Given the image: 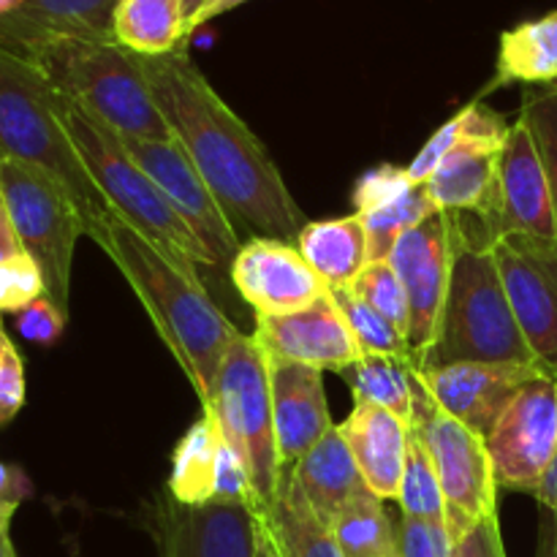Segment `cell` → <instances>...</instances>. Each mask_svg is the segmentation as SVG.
<instances>
[{
  "mask_svg": "<svg viewBox=\"0 0 557 557\" xmlns=\"http://www.w3.org/2000/svg\"><path fill=\"white\" fill-rule=\"evenodd\" d=\"M114 41L145 58L180 49L185 41L183 0H120Z\"/></svg>",
  "mask_w": 557,
  "mask_h": 557,
  "instance_id": "83f0119b",
  "label": "cell"
},
{
  "mask_svg": "<svg viewBox=\"0 0 557 557\" xmlns=\"http://www.w3.org/2000/svg\"><path fill=\"white\" fill-rule=\"evenodd\" d=\"M397 504H400L406 517H422V520H444L446 522V506L444 493H441L438 471L430 457L428 444H424L419 428L411 424L408 433V451H406V468H403L400 493H397Z\"/></svg>",
  "mask_w": 557,
  "mask_h": 557,
  "instance_id": "1f68e13d",
  "label": "cell"
},
{
  "mask_svg": "<svg viewBox=\"0 0 557 557\" xmlns=\"http://www.w3.org/2000/svg\"><path fill=\"white\" fill-rule=\"evenodd\" d=\"M16 253H25L20 245V237L14 232V223H11L9 215V205H5L3 188H0V261L11 259Z\"/></svg>",
  "mask_w": 557,
  "mask_h": 557,
  "instance_id": "ee69618b",
  "label": "cell"
},
{
  "mask_svg": "<svg viewBox=\"0 0 557 557\" xmlns=\"http://www.w3.org/2000/svg\"><path fill=\"white\" fill-rule=\"evenodd\" d=\"M223 435L212 413H201L172 455L166 493L183 506L215 504V471Z\"/></svg>",
  "mask_w": 557,
  "mask_h": 557,
  "instance_id": "4316f807",
  "label": "cell"
},
{
  "mask_svg": "<svg viewBox=\"0 0 557 557\" xmlns=\"http://www.w3.org/2000/svg\"><path fill=\"white\" fill-rule=\"evenodd\" d=\"M330 531L343 557H384L397 549V528L386 515L384 500L373 493L354 500Z\"/></svg>",
  "mask_w": 557,
  "mask_h": 557,
  "instance_id": "4dcf8cb0",
  "label": "cell"
},
{
  "mask_svg": "<svg viewBox=\"0 0 557 557\" xmlns=\"http://www.w3.org/2000/svg\"><path fill=\"white\" fill-rule=\"evenodd\" d=\"M20 3L22 0H0V20H3L5 14H11V11H14Z\"/></svg>",
  "mask_w": 557,
  "mask_h": 557,
  "instance_id": "816d5d0a",
  "label": "cell"
},
{
  "mask_svg": "<svg viewBox=\"0 0 557 557\" xmlns=\"http://www.w3.org/2000/svg\"><path fill=\"white\" fill-rule=\"evenodd\" d=\"M253 337L272 362L308 364L321 373H343L364 357L330 292L299 313L256 315Z\"/></svg>",
  "mask_w": 557,
  "mask_h": 557,
  "instance_id": "e0dca14e",
  "label": "cell"
},
{
  "mask_svg": "<svg viewBox=\"0 0 557 557\" xmlns=\"http://www.w3.org/2000/svg\"><path fill=\"white\" fill-rule=\"evenodd\" d=\"M511 123H506L504 114L493 112L484 103H471L462 112H457L449 123L441 125L419 156L408 163V177L417 185H424L435 174V169L444 163V158L455 150L462 141H493V145H504L509 139Z\"/></svg>",
  "mask_w": 557,
  "mask_h": 557,
  "instance_id": "f546056e",
  "label": "cell"
},
{
  "mask_svg": "<svg viewBox=\"0 0 557 557\" xmlns=\"http://www.w3.org/2000/svg\"><path fill=\"white\" fill-rule=\"evenodd\" d=\"M256 522H259V517H256ZM256 557H281V555H277L275 544L270 542L267 531L261 528V522H259V547H256Z\"/></svg>",
  "mask_w": 557,
  "mask_h": 557,
  "instance_id": "c3c4849f",
  "label": "cell"
},
{
  "mask_svg": "<svg viewBox=\"0 0 557 557\" xmlns=\"http://www.w3.org/2000/svg\"><path fill=\"white\" fill-rule=\"evenodd\" d=\"M294 245L326 288H351L359 272L370 264L368 228L357 212L332 221L305 223Z\"/></svg>",
  "mask_w": 557,
  "mask_h": 557,
  "instance_id": "cb8c5ba5",
  "label": "cell"
},
{
  "mask_svg": "<svg viewBox=\"0 0 557 557\" xmlns=\"http://www.w3.org/2000/svg\"><path fill=\"white\" fill-rule=\"evenodd\" d=\"M533 498L539 500V506H542V509L557 511V449L553 457V466H549L547 476H544L542 487L536 490V495H533Z\"/></svg>",
  "mask_w": 557,
  "mask_h": 557,
  "instance_id": "7dc6e473",
  "label": "cell"
},
{
  "mask_svg": "<svg viewBox=\"0 0 557 557\" xmlns=\"http://www.w3.org/2000/svg\"><path fill=\"white\" fill-rule=\"evenodd\" d=\"M498 226L495 243L509 234L557 243V215L547 169L525 120L511 123L498 163Z\"/></svg>",
  "mask_w": 557,
  "mask_h": 557,
  "instance_id": "ac0fdd59",
  "label": "cell"
},
{
  "mask_svg": "<svg viewBox=\"0 0 557 557\" xmlns=\"http://www.w3.org/2000/svg\"><path fill=\"white\" fill-rule=\"evenodd\" d=\"M47 297L44 275L27 253L0 261V313H20L36 299Z\"/></svg>",
  "mask_w": 557,
  "mask_h": 557,
  "instance_id": "8d00e7d4",
  "label": "cell"
},
{
  "mask_svg": "<svg viewBox=\"0 0 557 557\" xmlns=\"http://www.w3.org/2000/svg\"><path fill=\"white\" fill-rule=\"evenodd\" d=\"M536 557H557V511L542 509Z\"/></svg>",
  "mask_w": 557,
  "mask_h": 557,
  "instance_id": "bcb514c9",
  "label": "cell"
},
{
  "mask_svg": "<svg viewBox=\"0 0 557 557\" xmlns=\"http://www.w3.org/2000/svg\"><path fill=\"white\" fill-rule=\"evenodd\" d=\"M337 430L351 449L370 493L381 500H397L411 424L384 408L354 403V411L346 422L337 424Z\"/></svg>",
  "mask_w": 557,
  "mask_h": 557,
  "instance_id": "7402d4cb",
  "label": "cell"
},
{
  "mask_svg": "<svg viewBox=\"0 0 557 557\" xmlns=\"http://www.w3.org/2000/svg\"><path fill=\"white\" fill-rule=\"evenodd\" d=\"M413 183L408 177L406 166H392V163H384V166H375L370 172H364L359 177L357 188H354V207H357V215H364L370 210H379V207L389 205L392 199L408 190Z\"/></svg>",
  "mask_w": 557,
  "mask_h": 557,
  "instance_id": "f35d334b",
  "label": "cell"
},
{
  "mask_svg": "<svg viewBox=\"0 0 557 557\" xmlns=\"http://www.w3.org/2000/svg\"><path fill=\"white\" fill-rule=\"evenodd\" d=\"M120 145L125 147L131 158L145 169L147 177L161 188V194L172 201L174 210L180 212L190 232L201 239L212 253L215 264L232 267L234 256L243 248L239 245V232L223 207L218 205L215 194L205 183L190 158L174 139H134V136H117Z\"/></svg>",
  "mask_w": 557,
  "mask_h": 557,
  "instance_id": "8fae6325",
  "label": "cell"
},
{
  "mask_svg": "<svg viewBox=\"0 0 557 557\" xmlns=\"http://www.w3.org/2000/svg\"><path fill=\"white\" fill-rule=\"evenodd\" d=\"M87 237L123 272L161 341L199 395L201 408L210 406L223 357L239 330H234L232 321L207 297L199 277L185 275L114 212H109Z\"/></svg>",
  "mask_w": 557,
  "mask_h": 557,
  "instance_id": "7a4b0ae2",
  "label": "cell"
},
{
  "mask_svg": "<svg viewBox=\"0 0 557 557\" xmlns=\"http://www.w3.org/2000/svg\"><path fill=\"white\" fill-rule=\"evenodd\" d=\"M65 324H69V315L49 297L36 299V302L27 305L25 310L16 313V330H20V335L25 341L38 343V346H52V343H58Z\"/></svg>",
  "mask_w": 557,
  "mask_h": 557,
  "instance_id": "60d3db41",
  "label": "cell"
},
{
  "mask_svg": "<svg viewBox=\"0 0 557 557\" xmlns=\"http://www.w3.org/2000/svg\"><path fill=\"white\" fill-rule=\"evenodd\" d=\"M493 250L522 337L539 368L557 379V243L509 234Z\"/></svg>",
  "mask_w": 557,
  "mask_h": 557,
  "instance_id": "7c38bea8",
  "label": "cell"
},
{
  "mask_svg": "<svg viewBox=\"0 0 557 557\" xmlns=\"http://www.w3.org/2000/svg\"><path fill=\"white\" fill-rule=\"evenodd\" d=\"M207 5V0H183V14H185V27L190 25V22H194V16L199 14L201 9H205Z\"/></svg>",
  "mask_w": 557,
  "mask_h": 557,
  "instance_id": "681fc988",
  "label": "cell"
},
{
  "mask_svg": "<svg viewBox=\"0 0 557 557\" xmlns=\"http://www.w3.org/2000/svg\"><path fill=\"white\" fill-rule=\"evenodd\" d=\"M351 292L357 294L362 302H368L370 308L379 310V313L384 315L389 324H395L408 341V324H411V315H408V297L400 277H397L395 267L389 264V259L370 261V264L359 272L357 281H354Z\"/></svg>",
  "mask_w": 557,
  "mask_h": 557,
  "instance_id": "e575fe53",
  "label": "cell"
},
{
  "mask_svg": "<svg viewBox=\"0 0 557 557\" xmlns=\"http://www.w3.org/2000/svg\"><path fill=\"white\" fill-rule=\"evenodd\" d=\"M504 145L462 141L424 183L435 210L476 215L490 245H495V226H498V163Z\"/></svg>",
  "mask_w": 557,
  "mask_h": 557,
  "instance_id": "ffe728a7",
  "label": "cell"
},
{
  "mask_svg": "<svg viewBox=\"0 0 557 557\" xmlns=\"http://www.w3.org/2000/svg\"><path fill=\"white\" fill-rule=\"evenodd\" d=\"M430 212H435V205L430 201L424 185H411V188L403 190L397 199H392L389 205L359 215L362 218L364 228H368L370 261L389 259L397 239H400L408 228L417 226L419 221H424Z\"/></svg>",
  "mask_w": 557,
  "mask_h": 557,
  "instance_id": "d6a6232c",
  "label": "cell"
},
{
  "mask_svg": "<svg viewBox=\"0 0 557 557\" xmlns=\"http://www.w3.org/2000/svg\"><path fill=\"white\" fill-rule=\"evenodd\" d=\"M272 413L283 471H292L319 441L335 430L326 406L324 373L308 364L272 362Z\"/></svg>",
  "mask_w": 557,
  "mask_h": 557,
  "instance_id": "d6986e66",
  "label": "cell"
},
{
  "mask_svg": "<svg viewBox=\"0 0 557 557\" xmlns=\"http://www.w3.org/2000/svg\"><path fill=\"white\" fill-rule=\"evenodd\" d=\"M63 120L92 183L98 185L109 210L120 221L128 223L147 243L156 245L185 275L199 277L196 272L199 267H218L210 250L201 245V239L174 210L172 201L147 177L145 169L125 152L112 128L82 112L69 98L63 103Z\"/></svg>",
  "mask_w": 557,
  "mask_h": 557,
  "instance_id": "8992f818",
  "label": "cell"
},
{
  "mask_svg": "<svg viewBox=\"0 0 557 557\" xmlns=\"http://www.w3.org/2000/svg\"><path fill=\"white\" fill-rule=\"evenodd\" d=\"M63 103V92L30 60L0 47V152L52 177L90 234L112 210L76 152Z\"/></svg>",
  "mask_w": 557,
  "mask_h": 557,
  "instance_id": "277c9868",
  "label": "cell"
},
{
  "mask_svg": "<svg viewBox=\"0 0 557 557\" xmlns=\"http://www.w3.org/2000/svg\"><path fill=\"white\" fill-rule=\"evenodd\" d=\"M25 392V362H22L5 326L0 324V428L14 422L16 413L22 411Z\"/></svg>",
  "mask_w": 557,
  "mask_h": 557,
  "instance_id": "ab89813d",
  "label": "cell"
},
{
  "mask_svg": "<svg viewBox=\"0 0 557 557\" xmlns=\"http://www.w3.org/2000/svg\"><path fill=\"white\" fill-rule=\"evenodd\" d=\"M354 392V403L384 408L406 424L413 422V389H417V364L406 357H375L364 354L359 362L343 370Z\"/></svg>",
  "mask_w": 557,
  "mask_h": 557,
  "instance_id": "f1b7e54d",
  "label": "cell"
},
{
  "mask_svg": "<svg viewBox=\"0 0 557 557\" xmlns=\"http://www.w3.org/2000/svg\"><path fill=\"white\" fill-rule=\"evenodd\" d=\"M286 476L292 479L294 487L302 493L305 504L326 528H332V522L354 500L370 493L362 473H359L357 460H354L351 449H348L337 428L324 441H319Z\"/></svg>",
  "mask_w": 557,
  "mask_h": 557,
  "instance_id": "603a6c76",
  "label": "cell"
},
{
  "mask_svg": "<svg viewBox=\"0 0 557 557\" xmlns=\"http://www.w3.org/2000/svg\"><path fill=\"white\" fill-rule=\"evenodd\" d=\"M33 484L27 473L20 466H9L0 462V528L11 531V520H14L16 509L30 498Z\"/></svg>",
  "mask_w": 557,
  "mask_h": 557,
  "instance_id": "b9f144b4",
  "label": "cell"
},
{
  "mask_svg": "<svg viewBox=\"0 0 557 557\" xmlns=\"http://www.w3.org/2000/svg\"><path fill=\"white\" fill-rule=\"evenodd\" d=\"M539 373H544L539 364L462 362L438 370H417V379L441 411L487 441L511 400Z\"/></svg>",
  "mask_w": 557,
  "mask_h": 557,
  "instance_id": "9a60e30c",
  "label": "cell"
},
{
  "mask_svg": "<svg viewBox=\"0 0 557 557\" xmlns=\"http://www.w3.org/2000/svg\"><path fill=\"white\" fill-rule=\"evenodd\" d=\"M205 411L212 413L223 441L248 468L256 509L270 504L281 490L286 471L277 455L270 359L253 335L239 332L232 341Z\"/></svg>",
  "mask_w": 557,
  "mask_h": 557,
  "instance_id": "52a82bcc",
  "label": "cell"
},
{
  "mask_svg": "<svg viewBox=\"0 0 557 557\" xmlns=\"http://www.w3.org/2000/svg\"><path fill=\"white\" fill-rule=\"evenodd\" d=\"M451 237L449 283L435 335L417 370L446 364H539L515 319L493 245L476 215L446 212Z\"/></svg>",
  "mask_w": 557,
  "mask_h": 557,
  "instance_id": "3957f363",
  "label": "cell"
},
{
  "mask_svg": "<svg viewBox=\"0 0 557 557\" xmlns=\"http://www.w3.org/2000/svg\"><path fill=\"white\" fill-rule=\"evenodd\" d=\"M520 117L531 128L536 139L539 156H542L544 169H547L549 188H553V205L557 215V92L531 90L522 101Z\"/></svg>",
  "mask_w": 557,
  "mask_h": 557,
  "instance_id": "d590c367",
  "label": "cell"
},
{
  "mask_svg": "<svg viewBox=\"0 0 557 557\" xmlns=\"http://www.w3.org/2000/svg\"><path fill=\"white\" fill-rule=\"evenodd\" d=\"M517 82L557 92V11L522 22L500 36L498 65L490 90Z\"/></svg>",
  "mask_w": 557,
  "mask_h": 557,
  "instance_id": "d4e9b609",
  "label": "cell"
},
{
  "mask_svg": "<svg viewBox=\"0 0 557 557\" xmlns=\"http://www.w3.org/2000/svg\"><path fill=\"white\" fill-rule=\"evenodd\" d=\"M256 517L281 557H343L330 528L310 511L288 476L275 498L256 509Z\"/></svg>",
  "mask_w": 557,
  "mask_h": 557,
  "instance_id": "484cf974",
  "label": "cell"
},
{
  "mask_svg": "<svg viewBox=\"0 0 557 557\" xmlns=\"http://www.w3.org/2000/svg\"><path fill=\"white\" fill-rule=\"evenodd\" d=\"M330 297L332 302L337 305V310L343 313V319H346L351 335L357 337L362 354L411 359V348H408L406 335H403L395 324H389L379 310H373L368 302H362L351 288H330Z\"/></svg>",
  "mask_w": 557,
  "mask_h": 557,
  "instance_id": "836d02e7",
  "label": "cell"
},
{
  "mask_svg": "<svg viewBox=\"0 0 557 557\" xmlns=\"http://www.w3.org/2000/svg\"><path fill=\"white\" fill-rule=\"evenodd\" d=\"M16 54L30 60L71 103L117 136L172 139L139 54L114 38H47Z\"/></svg>",
  "mask_w": 557,
  "mask_h": 557,
  "instance_id": "5b68a950",
  "label": "cell"
},
{
  "mask_svg": "<svg viewBox=\"0 0 557 557\" xmlns=\"http://www.w3.org/2000/svg\"><path fill=\"white\" fill-rule=\"evenodd\" d=\"M0 557H20L11 544V531H3V528H0Z\"/></svg>",
  "mask_w": 557,
  "mask_h": 557,
  "instance_id": "f907efd6",
  "label": "cell"
},
{
  "mask_svg": "<svg viewBox=\"0 0 557 557\" xmlns=\"http://www.w3.org/2000/svg\"><path fill=\"white\" fill-rule=\"evenodd\" d=\"M455 557H506L498 515L487 517L455 544Z\"/></svg>",
  "mask_w": 557,
  "mask_h": 557,
  "instance_id": "7bdbcfd3",
  "label": "cell"
},
{
  "mask_svg": "<svg viewBox=\"0 0 557 557\" xmlns=\"http://www.w3.org/2000/svg\"><path fill=\"white\" fill-rule=\"evenodd\" d=\"M557 449V379L539 373L511 400L493 433L487 451L495 482L504 490L536 495Z\"/></svg>",
  "mask_w": 557,
  "mask_h": 557,
  "instance_id": "30bf717a",
  "label": "cell"
},
{
  "mask_svg": "<svg viewBox=\"0 0 557 557\" xmlns=\"http://www.w3.org/2000/svg\"><path fill=\"white\" fill-rule=\"evenodd\" d=\"M232 281L256 315H288L319 302L330 288L302 259L297 245L253 237L232 261Z\"/></svg>",
  "mask_w": 557,
  "mask_h": 557,
  "instance_id": "2e32d148",
  "label": "cell"
},
{
  "mask_svg": "<svg viewBox=\"0 0 557 557\" xmlns=\"http://www.w3.org/2000/svg\"><path fill=\"white\" fill-rule=\"evenodd\" d=\"M0 188L22 250L38 264L47 297L69 315L71 267L79 237H87L85 218L71 196L38 169L0 152Z\"/></svg>",
  "mask_w": 557,
  "mask_h": 557,
  "instance_id": "ba28073f",
  "label": "cell"
},
{
  "mask_svg": "<svg viewBox=\"0 0 557 557\" xmlns=\"http://www.w3.org/2000/svg\"><path fill=\"white\" fill-rule=\"evenodd\" d=\"M384 557H400V549H395V553H389V555H384Z\"/></svg>",
  "mask_w": 557,
  "mask_h": 557,
  "instance_id": "f5cc1de1",
  "label": "cell"
},
{
  "mask_svg": "<svg viewBox=\"0 0 557 557\" xmlns=\"http://www.w3.org/2000/svg\"><path fill=\"white\" fill-rule=\"evenodd\" d=\"M403 288L408 297V348H411L413 364L424 357L435 335L441 308H444L446 283H449L451 264V237L449 218L446 212H430L424 221L408 228L397 239L389 256Z\"/></svg>",
  "mask_w": 557,
  "mask_h": 557,
  "instance_id": "4fadbf2b",
  "label": "cell"
},
{
  "mask_svg": "<svg viewBox=\"0 0 557 557\" xmlns=\"http://www.w3.org/2000/svg\"><path fill=\"white\" fill-rule=\"evenodd\" d=\"M243 3H248V0H207L205 9H201L199 14L194 16V22H190L188 27H185V38L194 36V33L199 30L201 25H207V22H210V20H215V16L226 14V11L237 9V5H243Z\"/></svg>",
  "mask_w": 557,
  "mask_h": 557,
  "instance_id": "f6af8a7d",
  "label": "cell"
},
{
  "mask_svg": "<svg viewBox=\"0 0 557 557\" xmlns=\"http://www.w3.org/2000/svg\"><path fill=\"white\" fill-rule=\"evenodd\" d=\"M145 79L169 131L237 232L297 239L302 210L259 136L215 92L183 47L166 54H139Z\"/></svg>",
  "mask_w": 557,
  "mask_h": 557,
  "instance_id": "6da1fadb",
  "label": "cell"
},
{
  "mask_svg": "<svg viewBox=\"0 0 557 557\" xmlns=\"http://www.w3.org/2000/svg\"><path fill=\"white\" fill-rule=\"evenodd\" d=\"M120 0H22L0 20V47L25 52L47 38H114Z\"/></svg>",
  "mask_w": 557,
  "mask_h": 557,
  "instance_id": "44dd1931",
  "label": "cell"
},
{
  "mask_svg": "<svg viewBox=\"0 0 557 557\" xmlns=\"http://www.w3.org/2000/svg\"><path fill=\"white\" fill-rule=\"evenodd\" d=\"M150 528L161 557H256L259 522L248 506H183L172 495L152 504Z\"/></svg>",
  "mask_w": 557,
  "mask_h": 557,
  "instance_id": "5bb4252c",
  "label": "cell"
},
{
  "mask_svg": "<svg viewBox=\"0 0 557 557\" xmlns=\"http://www.w3.org/2000/svg\"><path fill=\"white\" fill-rule=\"evenodd\" d=\"M397 549L400 557H455V544L444 520L406 515L397 525Z\"/></svg>",
  "mask_w": 557,
  "mask_h": 557,
  "instance_id": "74e56055",
  "label": "cell"
},
{
  "mask_svg": "<svg viewBox=\"0 0 557 557\" xmlns=\"http://www.w3.org/2000/svg\"><path fill=\"white\" fill-rule=\"evenodd\" d=\"M413 428H419L438 471L451 544L471 528L498 515V482L487 441L441 411L417 379L413 389Z\"/></svg>",
  "mask_w": 557,
  "mask_h": 557,
  "instance_id": "9c48e42d",
  "label": "cell"
}]
</instances>
